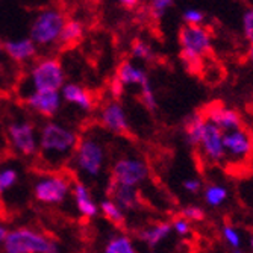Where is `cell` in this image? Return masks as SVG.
Masks as SVG:
<instances>
[{"label": "cell", "instance_id": "obj_38", "mask_svg": "<svg viewBox=\"0 0 253 253\" xmlns=\"http://www.w3.org/2000/svg\"><path fill=\"white\" fill-rule=\"evenodd\" d=\"M8 232H9V229L6 226V223L2 218H0V249H2V246L5 243V238H6Z\"/></svg>", "mask_w": 253, "mask_h": 253}, {"label": "cell", "instance_id": "obj_40", "mask_svg": "<svg viewBox=\"0 0 253 253\" xmlns=\"http://www.w3.org/2000/svg\"><path fill=\"white\" fill-rule=\"evenodd\" d=\"M2 55H3V47H2V42H0V70H2Z\"/></svg>", "mask_w": 253, "mask_h": 253}, {"label": "cell", "instance_id": "obj_43", "mask_svg": "<svg viewBox=\"0 0 253 253\" xmlns=\"http://www.w3.org/2000/svg\"><path fill=\"white\" fill-rule=\"evenodd\" d=\"M250 246H252V249H253V238L250 240Z\"/></svg>", "mask_w": 253, "mask_h": 253}, {"label": "cell", "instance_id": "obj_9", "mask_svg": "<svg viewBox=\"0 0 253 253\" xmlns=\"http://www.w3.org/2000/svg\"><path fill=\"white\" fill-rule=\"evenodd\" d=\"M199 112L202 114L206 122L217 126L221 132L223 130L232 132V130H238L244 127L240 114L235 109L226 108L223 102H211L208 105H205Z\"/></svg>", "mask_w": 253, "mask_h": 253}, {"label": "cell", "instance_id": "obj_19", "mask_svg": "<svg viewBox=\"0 0 253 253\" xmlns=\"http://www.w3.org/2000/svg\"><path fill=\"white\" fill-rule=\"evenodd\" d=\"M171 232H173L171 221H156L144 227H140L135 232V237L138 241L147 244L149 247H156L164 240H167Z\"/></svg>", "mask_w": 253, "mask_h": 253}, {"label": "cell", "instance_id": "obj_14", "mask_svg": "<svg viewBox=\"0 0 253 253\" xmlns=\"http://www.w3.org/2000/svg\"><path fill=\"white\" fill-rule=\"evenodd\" d=\"M199 147L205 155V158L210 159L211 163H221L226 156L223 147V132L212 123L206 122Z\"/></svg>", "mask_w": 253, "mask_h": 253}, {"label": "cell", "instance_id": "obj_18", "mask_svg": "<svg viewBox=\"0 0 253 253\" xmlns=\"http://www.w3.org/2000/svg\"><path fill=\"white\" fill-rule=\"evenodd\" d=\"M223 147L226 153H231L232 156H237V158H247L253 155L252 144H250V135L244 127L223 133Z\"/></svg>", "mask_w": 253, "mask_h": 253}, {"label": "cell", "instance_id": "obj_24", "mask_svg": "<svg viewBox=\"0 0 253 253\" xmlns=\"http://www.w3.org/2000/svg\"><path fill=\"white\" fill-rule=\"evenodd\" d=\"M99 212L114 226L119 229L126 227V214L119 208V206L114 203L111 199H103L99 203Z\"/></svg>", "mask_w": 253, "mask_h": 253}, {"label": "cell", "instance_id": "obj_20", "mask_svg": "<svg viewBox=\"0 0 253 253\" xmlns=\"http://www.w3.org/2000/svg\"><path fill=\"white\" fill-rule=\"evenodd\" d=\"M116 78L119 79V82L123 86H130V85L141 86L143 84H146L150 79L144 68L135 65L130 61H122L119 64L117 70H116Z\"/></svg>", "mask_w": 253, "mask_h": 253}, {"label": "cell", "instance_id": "obj_10", "mask_svg": "<svg viewBox=\"0 0 253 253\" xmlns=\"http://www.w3.org/2000/svg\"><path fill=\"white\" fill-rule=\"evenodd\" d=\"M99 123L103 129L117 135H127L130 132L129 117L125 106L119 100H109L100 108Z\"/></svg>", "mask_w": 253, "mask_h": 253}, {"label": "cell", "instance_id": "obj_25", "mask_svg": "<svg viewBox=\"0 0 253 253\" xmlns=\"http://www.w3.org/2000/svg\"><path fill=\"white\" fill-rule=\"evenodd\" d=\"M20 180V173L12 166L0 167V196L11 191Z\"/></svg>", "mask_w": 253, "mask_h": 253}, {"label": "cell", "instance_id": "obj_21", "mask_svg": "<svg viewBox=\"0 0 253 253\" xmlns=\"http://www.w3.org/2000/svg\"><path fill=\"white\" fill-rule=\"evenodd\" d=\"M102 253H138L133 240L127 234H112L106 238Z\"/></svg>", "mask_w": 253, "mask_h": 253}, {"label": "cell", "instance_id": "obj_32", "mask_svg": "<svg viewBox=\"0 0 253 253\" xmlns=\"http://www.w3.org/2000/svg\"><path fill=\"white\" fill-rule=\"evenodd\" d=\"M173 3V0H150V12L155 18H161Z\"/></svg>", "mask_w": 253, "mask_h": 253}, {"label": "cell", "instance_id": "obj_26", "mask_svg": "<svg viewBox=\"0 0 253 253\" xmlns=\"http://www.w3.org/2000/svg\"><path fill=\"white\" fill-rule=\"evenodd\" d=\"M180 59L183 67L193 75H199L203 72V58L197 53L188 52V50H180Z\"/></svg>", "mask_w": 253, "mask_h": 253}, {"label": "cell", "instance_id": "obj_16", "mask_svg": "<svg viewBox=\"0 0 253 253\" xmlns=\"http://www.w3.org/2000/svg\"><path fill=\"white\" fill-rule=\"evenodd\" d=\"M61 97L67 103L78 106V109L84 112H91L96 108V99L93 93L79 84H64V86L61 88Z\"/></svg>", "mask_w": 253, "mask_h": 253}, {"label": "cell", "instance_id": "obj_12", "mask_svg": "<svg viewBox=\"0 0 253 253\" xmlns=\"http://www.w3.org/2000/svg\"><path fill=\"white\" fill-rule=\"evenodd\" d=\"M108 199H111L119 208L126 212H135L143 208V199L140 194V190L135 187L120 185V183L109 180L106 187Z\"/></svg>", "mask_w": 253, "mask_h": 253}, {"label": "cell", "instance_id": "obj_33", "mask_svg": "<svg viewBox=\"0 0 253 253\" xmlns=\"http://www.w3.org/2000/svg\"><path fill=\"white\" fill-rule=\"evenodd\" d=\"M223 237H224V240L229 244H231L234 249H238L240 247V235H238V232L235 231V229L231 224H226L223 227Z\"/></svg>", "mask_w": 253, "mask_h": 253}, {"label": "cell", "instance_id": "obj_29", "mask_svg": "<svg viewBox=\"0 0 253 253\" xmlns=\"http://www.w3.org/2000/svg\"><path fill=\"white\" fill-rule=\"evenodd\" d=\"M140 100H141L143 106H144L147 111L153 112V111L156 109V105H158V103H156L155 91H153V86H152L150 79H149L146 84H143V85L140 86Z\"/></svg>", "mask_w": 253, "mask_h": 253}, {"label": "cell", "instance_id": "obj_22", "mask_svg": "<svg viewBox=\"0 0 253 253\" xmlns=\"http://www.w3.org/2000/svg\"><path fill=\"white\" fill-rule=\"evenodd\" d=\"M205 126H206V120L203 119V116L199 111L194 112L193 116L187 117L185 123H183V129H185V138L190 146L199 147Z\"/></svg>", "mask_w": 253, "mask_h": 253}, {"label": "cell", "instance_id": "obj_11", "mask_svg": "<svg viewBox=\"0 0 253 253\" xmlns=\"http://www.w3.org/2000/svg\"><path fill=\"white\" fill-rule=\"evenodd\" d=\"M179 42L182 50L200 55L202 58L211 53V38L206 29L194 25H183L179 31Z\"/></svg>", "mask_w": 253, "mask_h": 253}, {"label": "cell", "instance_id": "obj_17", "mask_svg": "<svg viewBox=\"0 0 253 253\" xmlns=\"http://www.w3.org/2000/svg\"><path fill=\"white\" fill-rule=\"evenodd\" d=\"M2 47L3 53H6L9 59L18 64L29 62L37 56V44L31 38L8 40L2 44Z\"/></svg>", "mask_w": 253, "mask_h": 253}, {"label": "cell", "instance_id": "obj_31", "mask_svg": "<svg viewBox=\"0 0 253 253\" xmlns=\"http://www.w3.org/2000/svg\"><path fill=\"white\" fill-rule=\"evenodd\" d=\"M171 227L176 234H179L180 237H188L191 234V224L188 220H185L183 217L177 215L176 218H173L171 221Z\"/></svg>", "mask_w": 253, "mask_h": 253}, {"label": "cell", "instance_id": "obj_36", "mask_svg": "<svg viewBox=\"0 0 253 253\" xmlns=\"http://www.w3.org/2000/svg\"><path fill=\"white\" fill-rule=\"evenodd\" d=\"M109 91H111V96L114 97V100H117L120 96H123V91H125V86L119 82L117 78H114L109 84Z\"/></svg>", "mask_w": 253, "mask_h": 253}, {"label": "cell", "instance_id": "obj_41", "mask_svg": "<svg viewBox=\"0 0 253 253\" xmlns=\"http://www.w3.org/2000/svg\"><path fill=\"white\" fill-rule=\"evenodd\" d=\"M249 135H250V144H252V152H253V130L249 132Z\"/></svg>", "mask_w": 253, "mask_h": 253}, {"label": "cell", "instance_id": "obj_34", "mask_svg": "<svg viewBox=\"0 0 253 253\" xmlns=\"http://www.w3.org/2000/svg\"><path fill=\"white\" fill-rule=\"evenodd\" d=\"M203 14L197 9H187L183 12V20H185V25H194L200 26V23L203 21Z\"/></svg>", "mask_w": 253, "mask_h": 253}, {"label": "cell", "instance_id": "obj_37", "mask_svg": "<svg viewBox=\"0 0 253 253\" xmlns=\"http://www.w3.org/2000/svg\"><path fill=\"white\" fill-rule=\"evenodd\" d=\"M183 188L191 194H197L202 188V183L199 179H187L185 182H183Z\"/></svg>", "mask_w": 253, "mask_h": 253}, {"label": "cell", "instance_id": "obj_15", "mask_svg": "<svg viewBox=\"0 0 253 253\" xmlns=\"http://www.w3.org/2000/svg\"><path fill=\"white\" fill-rule=\"evenodd\" d=\"M72 197L75 202V206L81 217L85 220H93L99 215V205L94 200L93 194H91L88 185H85L84 182L76 180L72 183Z\"/></svg>", "mask_w": 253, "mask_h": 253}, {"label": "cell", "instance_id": "obj_3", "mask_svg": "<svg viewBox=\"0 0 253 253\" xmlns=\"http://www.w3.org/2000/svg\"><path fill=\"white\" fill-rule=\"evenodd\" d=\"M2 250L3 253H59V246L38 229L18 226L9 229Z\"/></svg>", "mask_w": 253, "mask_h": 253}, {"label": "cell", "instance_id": "obj_39", "mask_svg": "<svg viewBox=\"0 0 253 253\" xmlns=\"http://www.w3.org/2000/svg\"><path fill=\"white\" fill-rule=\"evenodd\" d=\"M119 3L126 6V8H133L135 5L140 3V0H119Z\"/></svg>", "mask_w": 253, "mask_h": 253}, {"label": "cell", "instance_id": "obj_6", "mask_svg": "<svg viewBox=\"0 0 253 253\" xmlns=\"http://www.w3.org/2000/svg\"><path fill=\"white\" fill-rule=\"evenodd\" d=\"M29 81L32 85V91L49 89V91H61L65 84V73L59 59L53 56L38 59L31 68Z\"/></svg>", "mask_w": 253, "mask_h": 253}, {"label": "cell", "instance_id": "obj_4", "mask_svg": "<svg viewBox=\"0 0 253 253\" xmlns=\"http://www.w3.org/2000/svg\"><path fill=\"white\" fill-rule=\"evenodd\" d=\"M34 197L42 205H61L72 193V180L62 173L40 176L32 188Z\"/></svg>", "mask_w": 253, "mask_h": 253}, {"label": "cell", "instance_id": "obj_30", "mask_svg": "<svg viewBox=\"0 0 253 253\" xmlns=\"http://www.w3.org/2000/svg\"><path fill=\"white\" fill-rule=\"evenodd\" d=\"M180 217H183L188 221H203L205 220V211L196 205H188L180 211Z\"/></svg>", "mask_w": 253, "mask_h": 253}, {"label": "cell", "instance_id": "obj_7", "mask_svg": "<svg viewBox=\"0 0 253 253\" xmlns=\"http://www.w3.org/2000/svg\"><path fill=\"white\" fill-rule=\"evenodd\" d=\"M65 17L58 9L41 11L31 26V40L37 45H50L58 42L61 31L64 28Z\"/></svg>", "mask_w": 253, "mask_h": 253}, {"label": "cell", "instance_id": "obj_28", "mask_svg": "<svg viewBox=\"0 0 253 253\" xmlns=\"http://www.w3.org/2000/svg\"><path fill=\"white\" fill-rule=\"evenodd\" d=\"M227 197V190L220 185H210L205 190V202L210 206L221 205Z\"/></svg>", "mask_w": 253, "mask_h": 253}, {"label": "cell", "instance_id": "obj_1", "mask_svg": "<svg viewBox=\"0 0 253 253\" xmlns=\"http://www.w3.org/2000/svg\"><path fill=\"white\" fill-rule=\"evenodd\" d=\"M79 135L61 123L45 122L38 132V155L50 167L62 166L72 158Z\"/></svg>", "mask_w": 253, "mask_h": 253}, {"label": "cell", "instance_id": "obj_8", "mask_svg": "<svg viewBox=\"0 0 253 253\" xmlns=\"http://www.w3.org/2000/svg\"><path fill=\"white\" fill-rule=\"evenodd\" d=\"M6 136L11 149L23 156L34 158L38 155V133L35 125L29 120H14L6 127Z\"/></svg>", "mask_w": 253, "mask_h": 253}, {"label": "cell", "instance_id": "obj_2", "mask_svg": "<svg viewBox=\"0 0 253 253\" xmlns=\"http://www.w3.org/2000/svg\"><path fill=\"white\" fill-rule=\"evenodd\" d=\"M72 159L76 170L81 174L89 179H96L105 170L108 161V150L99 135L85 133L79 136Z\"/></svg>", "mask_w": 253, "mask_h": 253}, {"label": "cell", "instance_id": "obj_23", "mask_svg": "<svg viewBox=\"0 0 253 253\" xmlns=\"http://www.w3.org/2000/svg\"><path fill=\"white\" fill-rule=\"evenodd\" d=\"M84 38V26L76 20H65L64 28L61 31L58 44L62 47H73Z\"/></svg>", "mask_w": 253, "mask_h": 253}, {"label": "cell", "instance_id": "obj_42", "mask_svg": "<svg viewBox=\"0 0 253 253\" xmlns=\"http://www.w3.org/2000/svg\"><path fill=\"white\" fill-rule=\"evenodd\" d=\"M249 59L253 62V45H252V49H250V52H249Z\"/></svg>", "mask_w": 253, "mask_h": 253}, {"label": "cell", "instance_id": "obj_27", "mask_svg": "<svg viewBox=\"0 0 253 253\" xmlns=\"http://www.w3.org/2000/svg\"><path fill=\"white\" fill-rule=\"evenodd\" d=\"M130 55L141 61H155V52L150 45L143 40H135L130 45Z\"/></svg>", "mask_w": 253, "mask_h": 253}, {"label": "cell", "instance_id": "obj_5", "mask_svg": "<svg viewBox=\"0 0 253 253\" xmlns=\"http://www.w3.org/2000/svg\"><path fill=\"white\" fill-rule=\"evenodd\" d=\"M150 169L147 163L135 155H123L114 159L111 166V180L120 183V185L138 188L149 177Z\"/></svg>", "mask_w": 253, "mask_h": 253}, {"label": "cell", "instance_id": "obj_44", "mask_svg": "<svg viewBox=\"0 0 253 253\" xmlns=\"http://www.w3.org/2000/svg\"><path fill=\"white\" fill-rule=\"evenodd\" d=\"M149 253H155V252H149Z\"/></svg>", "mask_w": 253, "mask_h": 253}, {"label": "cell", "instance_id": "obj_35", "mask_svg": "<svg viewBox=\"0 0 253 253\" xmlns=\"http://www.w3.org/2000/svg\"><path fill=\"white\" fill-rule=\"evenodd\" d=\"M244 31H246V35H247L249 41L253 45V9L249 11L244 15Z\"/></svg>", "mask_w": 253, "mask_h": 253}, {"label": "cell", "instance_id": "obj_13", "mask_svg": "<svg viewBox=\"0 0 253 253\" xmlns=\"http://www.w3.org/2000/svg\"><path fill=\"white\" fill-rule=\"evenodd\" d=\"M61 102L62 97L59 91L40 89L31 91L26 96V105L44 119L55 117L61 109Z\"/></svg>", "mask_w": 253, "mask_h": 253}]
</instances>
